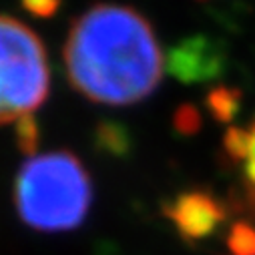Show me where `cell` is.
Masks as SVG:
<instances>
[{"label":"cell","instance_id":"cell-1","mask_svg":"<svg viewBox=\"0 0 255 255\" xmlns=\"http://www.w3.org/2000/svg\"><path fill=\"white\" fill-rule=\"evenodd\" d=\"M62 56L71 85L89 101L113 107L147 99L165 69L149 20L121 4H95L81 14Z\"/></svg>","mask_w":255,"mask_h":255},{"label":"cell","instance_id":"cell-2","mask_svg":"<svg viewBox=\"0 0 255 255\" xmlns=\"http://www.w3.org/2000/svg\"><path fill=\"white\" fill-rule=\"evenodd\" d=\"M93 201L91 177L81 159L54 151L26 159L14 181V207L36 231H69L83 223Z\"/></svg>","mask_w":255,"mask_h":255},{"label":"cell","instance_id":"cell-3","mask_svg":"<svg viewBox=\"0 0 255 255\" xmlns=\"http://www.w3.org/2000/svg\"><path fill=\"white\" fill-rule=\"evenodd\" d=\"M44 44L32 28L0 14V125L32 115L48 97Z\"/></svg>","mask_w":255,"mask_h":255},{"label":"cell","instance_id":"cell-4","mask_svg":"<svg viewBox=\"0 0 255 255\" xmlns=\"http://www.w3.org/2000/svg\"><path fill=\"white\" fill-rule=\"evenodd\" d=\"M165 65L183 85L209 83L223 75L227 52L219 40L207 34H193L169 48Z\"/></svg>","mask_w":255,"mask_h":255},{"label":"cell","instance_id":"cell-5","mask_svg":"<svg viewBox=\"0 0 255 255\" xmlns=\"http://www.w3.org/2000/svg\"><path fill=\"white\" fill-rule=\"evenodd\" d=\"M165 215L185 241L195 243L209 237L223 223L227 209L207 191H185L165 205Z\"/></svg>","mask_w":255,"mask_h":255},{"label":"cell","instance_id":"cell-6","mask_svg":"<svg viewBox=\"0 0 255 255\" xmlns=\"http://www.w3.org/2000/svg\"><path fill=\"white\" fill-rule=\"evenodd\" d=\"M241 101H243V95H241L239 89H233V87H215V89H211L207 93L205 105H207V111L213 115L215 121L227 123V121H231L239 113Z\"/></svg>","mask_w":255,"mask_h":255},{"label":"cell","instance_id":"cell-7","mask_svg":"<svg viewBox=\"0 0 255 255\" xmlns=\"http://www.w3.org/2000/svg\"><path fill=\"white\" fill-rule=\"evenodd\" d=\"M225 243L231 255H255V227L247 221L233 223Z\"/></svg>","mask_w":255,"mask_h":255},{"label":"cell","instance_id":"cell-8","mask_svg":"<svg viewBox=\"0 0 255 255\" xmlns=\"http://www.w3.org/2000/svg\"><path fill=\"white\" fill-rule=\"evenodd\" d=\"M40 141V131H38V123L32 115H26L16 121V143L18 149L30 159L36 157V147Z\"/></svg>","mask_w":255,"mask_h":255},{"label":"cell","instance_id":"cell-9","mask_svg":"<svg viewBox=\"0 0 255 255\" xmlns=\"http://www.w3.org/2000/svg\"><path fill=\"white\" fill-rule=\"evenodd\" d=\"M239 163H243L245 177L255 191V121L249 127H243V153Z\"/></svg>","mask_w":255,"mask_h":255},{"label":"cell","instance_id":"cell-10","mask_svg":"<svg viewBox=\"0 0 255 255\" xmlns=\"http://www.w3.org/2000/svg\"><path fill=\"white\" fill-rule=\"evenodd\" d=\"M201 127V113L191 107V105H183L175 111V129L183 135H191L197 133Z\"/></svg>","mask_w":255,"mask_h":255},{"label":"cell","instance_id":"cell-11","mask_svg":"<svg viewBox=\"0 0 255 255\" xmlns=\"http://www.w3.org/2000/svg\"><path fill=\"white\" fill-rule=\"evenodd\" d=\"M22 6L38 18H50L58 6H60V0H22Z\"/></svg>","mask_w":255,"mask_h":255}]
</instances>
